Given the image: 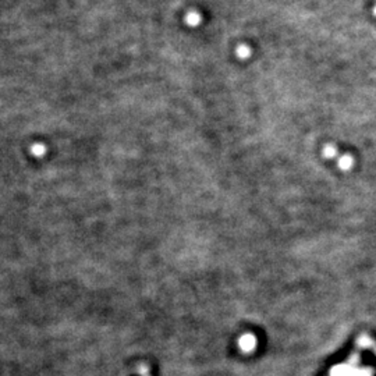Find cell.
Instances as JSON below:
<instances>
[{"mask_svg":"<svg viewBox=\"0 0 376 376\" xmlns=\"http://www.w3.org/2000/svg\"><path fill=\"white\" fill-rule=\"evenodd\" d=\"M188 19H191V21H190V24H191V25H197V24H198V21H199V16H198L197 13H190Z\"/></svg>","mask_w":376,"mask_h":376,"instance_id":"obj_4","label":"cell"},{"mask_svg":"<svg viewBox=\"0 0 376 376\" xmlns=\"http://www.w3.org/2000/svg\"><path fill=\"white\" fill-rule=\"evenodd\" d=\"M325 155L329 156V157L334 156L336 155V149H334L333 147H326V149H325Z\"/></svg>","mask_w":376,"mask_h":376,"instance_id":"obj_5","label":"cell"},{"mask_svg":"<svg viewBox=\"0 0 376 376\" xmlns=\"http://www.w3.org/2000/svg\"><path fill=\"white\" fill-rule=\"evenodd\" d=\"M255 344H257V340L251 334H245L240 339V347L243 351H252L255 349Z\"/></svg>","mask_w":376,"mask_h":376,"instance_id":"obj_1","label":"cell"},{"mask_svg":"<svg viewBox=\"0 0 376 376\" xmlns=\"http://www.w3.org/2000/svg\"><path fill=\"white\" fill-rule=\"evenodd\" d=\"M237 55L241 57V59H245L249 56V49H248L247 46H240L239 49H237Z\"/></svg>","mask_w":376,"mask_h":376,"instance_id":"obj_3","label":"cell"},{"mask_svg":"<svg viewBox=\"0 0 376 376\" xmlns=\"http://www.w3.org/2000/svg\"><path fill=\"white\" fill-rule=\"evenodd\" d=\"M353 165V159L350 157V156H343L341 159H340L339 166L343 169V170H349L350 167Z\"/></svg>","mask_w":376,"mask_h":376,"instance_id":"obj_2","label":"cell"},{"mask_svg":"<svg viewBox=\"0 0 376 376\" xmlns=\"http://www.w3.org/2000/svg\"><path fill=\"white\" fill-rule=\"evenodd\" d=\"M375 14H376V7H375Z\"/></svg>","mask_w":376,"mask_h":376,"instance_id":"obj_6","label":"cell"}]
</instances>
